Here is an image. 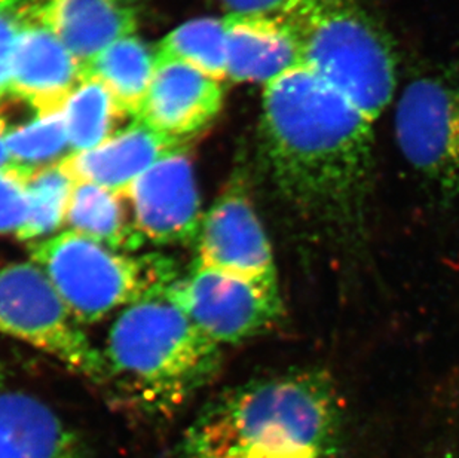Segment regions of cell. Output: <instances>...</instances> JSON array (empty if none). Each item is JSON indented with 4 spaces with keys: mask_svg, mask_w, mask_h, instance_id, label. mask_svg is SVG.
Masks as SVG:
<instances>
[{
    "mask_svg": "<svg viewBox=\"0 0 459 458\" xmlns=\"http://www.w3.org/2000/svg\"><path fill=\"white\" fill-rule=\"evenodd\" d=\"M228 78L234 83H271L302 66L295 29L281 13H230L223 18Z\"/></svg>",
    "mask_w": 459,
    "mask_h": 458,
    "instance_id": "cell-14",
    "label": "cell"
},
{
    "mask_svg": "<svg viewBox=\"0 0 459 458\" xmlns=\"http://www.w3.org/2000/svg\"><path fill=\"white\" fill-rule=\"evenodd\" d=\"M183 147L187 140L162 135L133 119L94 149L69 154L60 165L74 183H94L124 198L130 186L162 156Z\"/></svg>",
    "mask_w": 459,
    "mask_h": 458,
    "instance_id": "cell-13",
    "label": "cell"
},
{
    "mask_svg": "<svg viewBox=\"0 0 459 458\" xmlns=\"http://www.w3.org/2000/svg\"><path fill=\"white\" fill-rule=\"evenodd\" d=\"M13 164L42 169L56 164L70 154L65 118L58 112H33L22 122L9 126L6 133Z\"/></svg>",
    "mask_w": 459,
    "mask_h": 458,
    "instance_id": "cell-21",
    "label": "cell"
},
{
    "mask_svg": "<svg viewBox=\"0 0 459 458\" xmlns=\"http://www.w3.org/2000/svg\"><path fill=\"white\" fill-rule=\"evenodd\" d=\"M302 66L347 97L370 121L394 99L397 57L385 31L357 0H290Z\"/></svg>",
    "mask_w": 459,
    "mask_h": 458,
    "instance_id": "cell-4",
    "label": "cell"
},
{
    "mask_svg": "<svg viewBox=\"0 0 459 458\" xmlns=\"http://www.w3.org/2000/svg\"><path fill=\"white\" fill-rule=\"evenodd\" d=\"M24 2L29 17L54 33L82 65L137 29V13L130 0Z\"/></svg>",
    "mask_w": 459,
    "mask_h": 458,
    "instance_id": "cell-15",
    "label": "cell"
},
{
    "mask_svg": "<svg viewBox=\"0 0 459 458\" xmlns=\"http://www.w3.org/2000/svg\"><path fill=\"white\" fill-rule=\"evenodd\" d=\"M85 69L54 33L29 18L13 51L9 97L29 104L36 112H58Z\"/></svg>",
    "mask_w": 459,
    "mask_h": 458,
    "instance_id": "cell-11",
    "label": "cell"
},
{
    "mask_svg": "<svg viewBox=\"0 0 459 458\" xmlns=\"http://www.w3.org/2000/svg\"><path fill=\"white\" fill-rule=\"evenodd\" d=\"M74 186L60 163L35 170L29 181V215L18 231V240L38 242L65 224Z\"/></svg>",
    "mask_w": 459,
    "mask_h": 458,
    "instance_id": "cell-22",
    "label": "cell"
},
{
    "mask_svg": "<svg viewBox=\"0 0 459 458\" xmlns=\"http://www.w3.org/2000/svg\"><path fill=\"white\" fill-rule=\"evenodd\" d=\"M69 138L70 154L90 151L117 133L126 118L112 95L99 81L85 76L61 109Z\"/></svg>",
    "mask_w": 459,
    "mask_h": 458,
    "instance_id": "cell-19",
    "label": "cell"
},
{
    "mask_svg": "<svg viewBox=\"0 0 459 458\" xmlns=\"http://www.w3.org/2000/svg\"><path fill=\"white\" fill-rule=\"evenodd\" d=\"M162 296L219 346L260 337L284 316L281 294L210 269H191L167 286Z\"/></svg>",
    "mask_w": 459,
    "mask_h": 458,
    "instance_id": "cell-8",
    "label": "cell"
},
{
    "mask_svg": "<svg viewBox=\"0 0 459 458\" xmlns=\"http://www.w3.org/2000/svg\"><path fill=\"white\" fill-rule=\"evenodd\" d=\"M29 253L74 321L83 324L162 295L180 277L169 256L117 253L70 229L31 242Z\"/></svg>",
    "mask_w": 459,
    "mask_h": 458,
    "instance_id": "cell-5",
    "label": "cell"
},
{
    "mask_svg": "<svg viewBox=\"0 0 459 458\" xmlns=\"http://www.w3.org/2000/svg\"><path fill=\"white\" fill-rule=\"evenodd\" d=\"M124 198L144 242L158 246H191L198 240L204 215L187 147L162 156L142 174Z\"/></svg>",
    "mask_w": 459,
    "mask_h": 458,
    "instance_id": "cell-10",
    "label": "cell"
},
{
    "mask_svg": "<svg viewBox=\"0 0 459 458\" xmlns=\"http://www.w3.org/2000/svg\"><path fill=\"white\" fill-rule=\"evenodd\" d=\"M4 376V366H2V364H0V378Z\"/></svg>",
    "mask_w": 459,
    "mask_h": 458,
    "instance_id": "cell-27",
    "label": "cell"
},
{
    "mask_svg": "<svg viewBox=\"0 0 459 458\" xmlns=\"http://www.w3.org/2000/svg\"><path fill=\"white\" fill-rule=\"evenodd\" d=\"M155 67V52L134 35L113 42L83 65L85 76L99 81L131 119L139 117Z\"/></svg>",
    "mask_w": 459,
    "mask_h": 458,
    "instance_id": "cell-17",
    "label": "cell"
},
{
    "mask_svg": "<svg viewBox=\"0 0 459 458\" xmlns=\"http://www.w3.org/2000/svg\"><path fill=\"white\" fill-rule=\"evenodd\" d=\"M0 333L48 353L94 383H108L103 353L92 346L48 277L33 262L0 267Z\"/></svg>",
    "mask_w": 459,
    "mask_h": 458,
    "instance_id": "cell-6",
    "label": "cell"
},
{
    "mask_svg": "<svg viewBox=\"0 0 459 458\" xmlns=\"http://www.w3.org/2000/svg\"><path fill=\"white\" fill-rule=\"evenodd\" d=\"M290 0H219L230 13H280Z\"/></svg>",
    "mask_w": 459,
    "mask_h": 458,
    "instance_id": "cell-25",
    "label": "cell"
},
{
    "mask_svg": "<svg viewBox=\"0 0 459 458\" xmlns=\"http://www.w3.org/2000/svg\"><path fill=\"white\" fill-rule=\"evenodd\" d=\"M29 18L24 0H0V103L8 95L13 51Z\"/></svg>",
    "mask_w": 459,
    "mask_h": 458,
    "instance_id": "cell-24",
    "label": "cell"
},
{
    "mask_svg": "<svg viewBox=\"0 0 459 458\" xmlns=\"http://www.w3.org/2000/svg\"><path fill=\"white\" fill-rule=\"evenodd\" d=\"M342 426L329 372L293 369L217 394L185 432L178 458H334Z\"/></svg>",
    "mask_w": 459,
    "mask_h": 458,
    "instance_id": "cell-2",
    "label": "cell"
},
{
    "mask_svg": "<svg viewBox=\"0 0 459 458\" xmlns=\"http://www.w3.org/2000/svg\"><path fill=\"white\" fill-rule=\"evenodd\" d=\"M395 142L404 160L446 199H459V72L411 79L394 113Z\"/></svg>",
    "mask_w": 459,
    "mask_h": 458,
    "instance_id": "cell-7",
    "label": "cell"
},
{
    "mask_svg": "<svg viewBox=\"0 0 459 458\" xmlns=\"http://www.w3.org/2000/svg\"><path fill=\"white\" fill-rule=\"evenodd\" d=\"M192 269H210L281 294L271 242L239 170L204 215Z\"/></svg>",
    "mask_w": 459,
    "mask_h": 458,
    "instance_id": "cell-9",
    "label": "cell"
},
{
    "mask_svg": "<svg viewBox=\"0 0 459 458\" xmlns=\"http://www.w3.org/2000/svg\"><path fill=\"white\" fill-rule=\"evenodd\" d=\"M260 161L307 231L357 246L368 224L375 167L373 122L304 66L264 85Z\"/></svg>",
    "mask_w": 459,
    "mask_h": 458,
    "instance_id": "cell-1",
    "label": "cell"
},
{
    "mask_svg": "<svg viewBox=\"0 0 459 458\" xmlns=\"http://www.w3.org/2000/svg\"><path fill=\"white\" fill-rule=\"evenodd\" d=\"M158 58L182 61L221 83L228 79L223 18H196L169 31L156 48Z\"/></svg>",
    "mask_w": 459,
    "mask_h": 458,
    "instance_id": "cell-20",
    "label": "cell"
},
{
    "mask_svg": "<svg viewBox=\"0 0 459 458\" xmlns=\"http://www.w3.org/2000/svg\"><path fill=\"white\" fill-rule=\"evenodd\" d=\"M6 133H8V119L2 115L0 110V170L6 169L13 164L9 155L8 143H6Z\"/></svg>",
    "mask_w": 459,
    "mask_h": 458,
    "instance_id": "cell-26",
    "label": "cell"
},
{
    "mask_svg": "<svg viewBox=\"0 0 459 458\" xmlns=\"http://www.w3.org/2000/svg\"><path fill=\"white\" fill-rule=\"evenodd\" d=\"M0 458H85L78 435L33 394L0 390Z\"/></svg>",
    "mask_w": 459,
    "mask_h": 458,
    "instance_id": "cell-16",
    "label": "cell"
},
{
    "mask_svg": "<svg viewBox=\"0 0 459 458\" xmlns=\"http://www.w3.org/2000/svg\"><path fill=\"white\" fill-rule=\"evenodd\" d=\"M221 106L219 81L182 61L156 57L155 74L137 119L162 135L189 140L219 115Z\"/></svg>",
    "mask_w": 459,
    "mask_h": 458,
    "instance_id": "cell-12",
    "label": "cell"
},
{
    "mask_svg": "<svg viewBox=\"0 0 459 458\" xmlns=\"http://www.w3.org/2000/svg\"><path fill=\"white\" fill-rule=\"evenodd\" d=\"M126 198L94 183H74L65 224L70 231L100 242L110 251H134L144 238L126 216Z\"/></svg>",
    "mask_w": 459,
    "mask_h": 458,
    "instance_id": "cell-18",
    "label": "cell"
},
{
    "mask_svg": "<svg viewBox=\"0 0 459 458\" xmlns=\"http://www.w3.org/2000/svg\"><path fill=\"white\" fill-rule=\"evenodd\" d=\"M38 170V169H36ZM35 170L11 164L0 170V235L15 233L29 215V181Z\"/></svg>",
    "mask_w": 459,
    "mask_h": 458,
    "instance_id": "cell-23",
    "label": "cell"
},
{
    "mask_svg": "<svg viewBox=\"0 0 459 458\" xmlns=\"http://www.w3.org/2000/svg\"><path fill=\"white\" fill-rule=\"evenodd\" d=\"M108 383L149 414H169L221 375V346L162 295L124 308L104 348Z\"/></svg>",
    "mask_w": 459,
    "mask_h": 458,
    "instance_id": "cell-3",
    "label": "cell"
}]
</instances>
